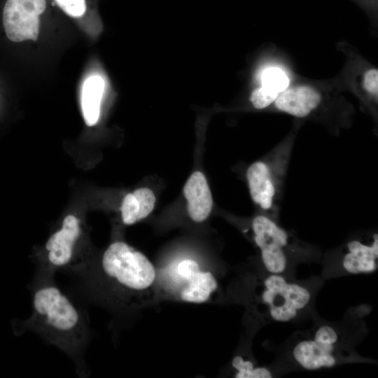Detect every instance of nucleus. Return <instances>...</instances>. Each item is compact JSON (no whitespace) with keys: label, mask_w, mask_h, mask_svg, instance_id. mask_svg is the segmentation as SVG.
Returning a JSON list of instances; mask_svg holds the SVG:
<instances>
[{"label":"nucleus","mask_w":378,"mask_h":378,"mask_svg":"<svg viewBox=\"0 0 378 378\" xmlns=\"http://www.w3.org/2000/svg\"><path fill=\"white\" fill-rule=\"evenodd\" d=\"M314 340L324 344H335L338 341V335L332 327L323 326L316 331Z\"/></svg>","instance_id":"nucleus-20"},{"label":"nucleus","mask_w":378,"mask_h":378,"mask_svg":"<svg viewBox=\"0 0 378 378\" xmlns=\"http://www.w3.org/2000/svg\"><path fill=\"white\" fill-rule=\"evenodd\" d=\"M104 90V81L100 76H91L83 83L81 108L83 118L88 126L94 125L99 120Z\"/></svg>","instance_id":"nucleus-15"},{"label":"nucleus","mask_w":378,"mask_h":378,"mask_svg":"<svg viewBox=\"0 0 378 378\" xmlns=\"http://www.w3.org/2000/svg\"><path fill=\"white\" fill-rule=\"evenodd\" d=\"M251 228L265 267L271 274L282 273L287 266V250L293 244L291 235L275 220L261 213L253 218Z\"/></svg>","instance_id":"nucleus-7"},{"label":"nucleus","mask_w":378,"mask_h":378,"mask_svg":"<svg viewBox=\"0 0 378 378\" xmlns=\"http://www.w3.org/2000/svg\"><path fill=\"white\" fill-rule=\"evenodd\" d=\"M181 279L184 281L185 286L180 298L186 302H204L218 287L214 275L210 272L202 271L200 267Z\"/></svg>","instance_id":"nucleus-14"},{"label":"nucleus","mask_w":378,"mask_h":378,"mask_svg":"<svg viewBox=\"0 0 378 378\" xmlns=\"http://www.w3.org/2000/svg\"><path fill=\"white\" fill-rule=\"evenodd\" d=\"M368 12L374 13L377 8V0H353Z\"/></svg>","instance_id":"nucleus-21"},{"label":"nucleus","mask_w":378,"mask_h":378,"mask_svg":"<svg viewBox=\"0 0 378 378\" xmlns=\"http://www.w3.org/2000/svg\"><path fill=\"white\" fill-rule=\"evenodd\" d=\"M262 286L260 300L270 317L276 321L286 322L294 318L310 300L307 288L287 282L279 274L268 276Z\"/></svg>","instance_id":"nucleus-6"},{"label":"nucleus","mask_w":378,"mask_h":378,"mask_svg":"<svg viewBox=\"0 0 378 378\" xmlns=\"http://www.w3.org/2000/svg\"><path fill=\"white\" fill-rule=\"evenodd\" d=\"M82 234L80 220L73 214L66 216L61 227L46 241L44 255L39 258L36 273L54 276L59 271L77 276L86 265L77 252L78 243Z\"/></svg>","instance_id":"nucleus-5"},{"label":"nucleus","mask_w":378,"mask_h":378,"mask_svg":"<svg viewBox=\"0 0 378 378\" xmlns=\"http://www.w3.org/2000/svg\"><path fill=\"white\" fill-rule=\"evenodd\" d=\"M232 366L237 370V378H271L272 373L265 368H254L250 360H244L241 356H236L232 360Z\"/></svg>","instance_id":"nucleus-16"},{"label":"nucleus","mask_w":378,"mask_h":378,"mask_svg":"<svg viewBox=\"0 0 378 378\" xmlns=\"http://www.w3.org/2000/svg\"><path fill=\"white\" fill-rule=\"evenodd\" d=\"M342 258V266L351 274L370 273L376 270L378 259V234L372 235L370 243L358 239L349 241Z\"/></svg>","instance_id":"nucleus-10"},{"label":"nucleus","mask_w":378,"mask_h":378,"mask_svg":"<svg viewBox=\"0 0 378 378\" xmlns=\"http://www.w3.org/2000/svg\"><path fill=\"white\" fill-rule=\"evenodd\" d=\"M279 94V93L262 85L251 92L250 102L255 109L267 111L274 102Z\"/></svg>","instance_id":"nucleus-18"},{"label":"nucleus","mask_w":378,"mask_h":378,"mask_svg":"<svg viewBox=\"0 0 378 378\" xmlns=\"http://www.w3.org/2000/svg\"><path fill=\"white\" fill-rule=\"evenodd\" d=\"M335 351L334 344H324L314 340H307L295 346L293 355L302 368L312 370L335 365L337 363Z\"/></svg>","instance_id":"nucleus-12"},{"label":"nucleus","mask_w":378,"mask_h":378,"mask_svg":"<svg viewBox=\"0 0 378 378\" xmlns=\"http://www.w3.org/2000/svg\"><path fill=\"white\" fill-rule=\"evenodd\" d=\"M155 197L148 188L136 189L123 199L120 211L122 223L130 225L147 217L153 210Z\"/></svg>","instance_id":"nucleus-13"},{"label":"nucleus","mask_w":378,"mask_h":378,"mask_svg":"<svg viewBox=\"0 0 378 378\" xmlns=\"http://www.w3.org/2000/svg\"><path fill=\"white\" fill-rule=\"evenodd\" d=\"M62 11L71 18H80L87 10L85 0H53Z\"/></svg>","instance_id":"nucleus-19"},{"label":"nucleus","mask_w":378,"mask_h":378,"mask_svg":"<svg viewBox=\"0 0 378 378\" xmlns=\"http://www.w3.org/2000/svg\"><path fill=\"white\" fill-rule=\"evenodd\" d=\"M298 123L292 131L261 159L247 168L246 178L250 196L260 213L277 220Z\"/></svg>","instance_id":"nucleus-4"},{"label":"nucleus","mask_w":378,"mask_h":378,"mask_svg":"<svg viewBox=\"0 0 378 378\" xmlns=\"http://www.w3.org/2000/svg\"><path fill=\"white\" fill-rule=\"evenodd\" d=\"M262 85L274 92L281 93L289 85V79L279 68H269L262 74Z\"/></svg>","instance_id":"nucleus-17"},{"label":"nucleus","mask_w":378,"mask_h":378,"mask_svg":"<svg viewBox=\"0 0 378 378\" xmlns=\"http://www.w3.org/2000/svg\"><path fill=\"white\" fill-rule=\"evenodd\" d=\"M356 66L351 63L348 70L349 85L353 92L359 99L365 111L373 118L377 116L378 70L365 60L356 56ZM352 61V59H351ZM353 62V61H352Z\"/></svg>","instance_id":"nucleus-9"},{"label":"nucleus","mask_w":378,"mask_h":378,"mask_svg":"<svg viewBox=\"0 0 378 378\" xmlns=\"http://www.w3.org/2000/svg\"><path fill=\"white\" fill-rule=\"evenodd\" d=\"M77 276L88 295L106 287L132 293L148 288L155 281V270L144 254L117 241L108 246L98 261L90 258Z\"/></svg>","instance_id":"nucleus-2"},{"label":"nucleus","mask_w":378,"mask_h":378,"mask_svg":"<svg viewBox=\"0 0 378 378\" xmlns=\"http://www.w3.org/2000/svg\"><path fill=\"white\" fill-rule=\"evenodd\" d=\"M31 314L15 325L21 334L29 330L70 357L77 372L87 374L83 354L90 330L85 314L55 284L54 276L36 273L31 283Z\"/></svg>","instance_id":"nucleus-1"},{"label":"nucleus","mask_w":378,"mask_h":378,"mask_svg":"<svg viewBox=\"0 0 378 378\" xmlns=\"http://www.w3.org/2000/svg\"><path fill=\"white\" fill-rule=\"evenodd\" d=\"M336 92L314 84L288 85L267 111L320 123L337 135L351 126L354 110Z\"/></svg>","instance_id":"nucleus-3"},{"label":"nucleus","mask_w":378,"mask_h":378,"mask_svg":"<svg viewBox=\"0 0 378 378\" xmlns=\"http://www.w3.org/2000/svg\"><path fill=\"white\" fill-rule=\"evenodd\" d=\"M46 6V0H6L2 11V24L7 38L13 42L36 41L40 15Z\"/></svg>","instance_id":"nucleus-8"},{"label":"nucleus","mask_w":378,"mask_h":378,"mask_svg":"<svg viewBox=\"0 0 378 378\" xmlns=\"http://www.w3.org/2000/svg\"><path fill=\"white\" fill-rule=\"evenodd\" d=\"M188 202V211L197 223L205 220L211 214L213 200L204 175L200 172L192 173L183 188Z\"/></svg>","instance_id":"nucleus-11"}]
</instances>
